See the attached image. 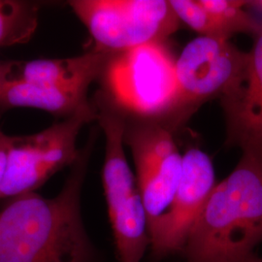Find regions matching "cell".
Wrapping results in <instances>:
<instances>
[{"label": "cell", "mask_w": 262, "mask_h": 262, "mask_svg": "<svg viewBox=\"0 0 262 262\" xmlns=\"http://www.w3.org/2000/svg\"><path fill=\"white\" fill-rule=\"evenodd\" d=\"M88 145L55 197L28 192L0 211V262H95L81 214V193L94 145Z\"/></svg>", "instance_id": "obj_1"}, {"label": "cell", "mask_w": 262, "mask_h": 262, "mask_svg": "<svg viewBox=\"0 0 262 262\" xmlns=\"http://www.w3.org/2000/svg\"><path fill=\"white\" fill-rule=\"evenodd\" d=\"M262 243V159L248 154L215 187L183 249L187 262H246Z\"/></svg>", "instance_id": "obj_2"}, {"label": "cell", "mask_w": 262, "mask_h": 262, "mask_svg": "<svg viewBox=\"0 0 262 262\" xmlns=\"http://www.w3.org/2000/svg\"><path fill=\"white\" fill-rule=\"evenodd\" d=\"M99 80V94L126 118L167 125L178 85L176 58L165 42L110 54Z\"/></svg>", "instance_id": "obj_3"}, {"label": "cell", "mask_w": 262, "mask_h": 262, "mask_svg": "<svg viewBox=\"0 0 262 262\" xmlns=\"http://www.w3.org/2000/svg\"><path fill=\"white\" fill-rule=\"evenodd\" d=\"M105 135L102 183L119 262H141L150 246L148 217L124 152L125 116L100 96L94 103Z\"/></svg>", "instance_id": "obj_4"}, {"label": "cell", "mask_w": 262, "mask_h": 262, "mask_svg": "<svg viewBox=\"0 0 262 262\" xmlns=\"http://www.w3.org/2000/svg\"><path fill=\"white\" fill-rule=\"evenodd\" d=\"M96 119V108L91 102L44 130L31 135L10 136L0 199L35 192L57 172L72 167L82 152L77 149L79 133L86 123Z\"/></svg>", "instance_id": "obj_5"}, {"label": "cell", "mask_w": 262, "mask_h": 262, "mask_svg": "<svg viewBox=\"0 0 262 262\" xmlns=\"http://www.w3.org/2000/svg\"><path fill=\"white\" fill-rule=\"evenodd\" d=\"M69 6L88 28L94 50L107 54L165 42L181 23L166 0H73Z\"/></svg>", "instance_id": "obj_6"}, {"label": "cell", "mask_w": 262, "mask_h": 262, "mask_svg": "<svg viewBox=\"0 0 262 262\" xmlns=\"http://www.w3.org/2000/svg\"><path fill=\"white\" fill-rule=\"evenodd\" d=\"M249 61L230 40L198 36L188 42L176 58L178 97L167 126L173 130L197 108L215 97L220 99L241 84Z\"/></svg>", "instance_id": "obj_7"}, {"label": "cell", "mask_w": 262, "mask_h": 262, "mask_svg": "<svg viewBox=\"0 0 262 262\" xmlns=\"http://www.w3.org/2000/svg\"><path fill=\"white\" fill-rule=\"evenodd\" d=\"M124 144L130 148L136 180L152 225L168 211L183 172V156L172 129L155 121L126 118Z\"/></svg>", "instance_id": "obj_8"}, {"label": "cell", "mask_w": 262, "mask_h": 262, "mask_svg": "<svg viewBox=\"0 0 262 262\" xmlns=\"http://www.w3.org/2000/svg\"><path fill=\"white\" fill-rule=\"evenodd\" d=\"M215 186L211 158L196 147L183 155V172L168 211L149 226L156 259L181 253Z\"/></svg>", "instance_id": "obj_9"}, {"label": "cell", "mask_w": 262, "mask_h": 262, "mask_svg": "<svg viewBox=\"0 0 262 262\" xmlns=\"http://www.w3.org/2000/svg\"><path fill=\"white\" fill-rule=\"evenodd\" d=\"M241 84L221 98L226 120V145L262 159V20Z\"/></svg>", "instance_id": "obj_10"}, {"label": "cell", "mask_w": 262, "mask_h": 262, "mask_svg": "<svg viewBox=\"0 0 262 262\" xmlns=\"http://www.w3.org/2000/svg\"><path fill=\"white\" fill-rule=\"evenodd\" d=\"M110 54L96 51L66 58H40L19 62L15 79L24 82L90 88L99 79Z\"/></svg>", "instance_id": "obj_11"}, {"label": "cell", "mask_w": 262, "mask_h": 262, "mask_svg": "<svg viewBox=\"0 0 262 262\" xmlns=\"http://www.w3.org/2000/svg\"><path fill=\"white\" fill-rule=\"evenodd\" d=\"M88 91L81 85L32 84L13 79L0 94V109L34 108L69 117L91 103Z\"/></svg>", "instance_id": "obj_12"}, {"label": "cell", "mask_w": 262, "mask_h": 262, "mask_svg": "<svg viewBox=\"0 0 262 262\" xmlns=\"http://www.w3.org/2000/svg\"><path fill=\"white\" fill-rule=\"evenodd\" d=\"M37 3L0 0V48L28 43L38 27Z\"/></svg>", "instance_id": "obj_13"}, {"label": "cell", "mask_w": 262, "mask_h": 262, "mask_svg": "<svg viewBox=\"0 0 262 262\" xmlns=\"http://www.w3.org/2000/svg\"><path fill=\"white\" fill-rule=\"evenodd\" d=\"M169 2L180 21L198 32L200 36L230 40L231 35L227 29L215 16L203 8L198 0H171Z\"/></svg>", "instance_id": "obj_14"}, {"label": "cell", "mask_w": 262, "mask_h": 262, "mask_svg": "<svg viewBox=\"0 0 262 262\" xmlns=\"http://www.w3.org/2000/svg\"><path fill=\"white\" fill-rule=\"evenodd\" d=\"M10 135L5 134L3 131L0 132V191L5 178L7 168V160L9 152Z\"/></svg>", "instance_id": "obj_15"}, {"label": "cell", "mask_w": 262, "mask_h": 262, "mask_svg": "<svg viewBox=\"0 0 262 262\" xmlns=\"http://www.w3.org/2000/svg\"><path fill=\"white\" fill-rule=\"evenodd\" d=\"M247 7H252L253 10L257 11L262 15V0H253V1H248Z\"/></svg>", "instance_id": "obj_16"}, {"label": "cell", "mask_w": 262, "mask_h": 262, "mask_svg": "<svg viewBox=\"0 0 262 262\" xmlns=\"http://www.w3.org/2000/svg\"><path fill=\"white\" fill-rule=\"evenodd\" d=\"M246 262H262V258L260 256H258L256 253H253V255H251Z\"/></svg>", "instance_id": "obj_17"}]
</instances>
